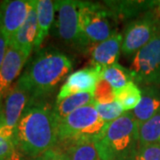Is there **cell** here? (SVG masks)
<instances>
[{
	"instance_id": "21",
	"label": "cell",
	"mask_w": 160,
	"mask_h": 160,
	"mask_svg": "<svg viewBox=\"0 0 160 160\" xmlns=\"http://www.w3.org/2000/svg\"><path fill=\"white\" fill-rule=\"evenodd\" d=\"M160 144V111L139 127V146Z\"/></svg>"
},
{
	"instance_id": "4",
	"label": "cell",
	"mask_w": 160,
	"mask_h": 160,
	"mask_svg": "<svg viewBox=\"0 0 160 160\" xmlns=\"http://www.w3.org/2000/svg\"><path fill=\"white\" fill-rule=\"evenodd\" d=\"M107 125L98 114L94 103L84 106L58 123V142L67 148L94 142Z\"/></svg>"
},
{
	"instance_id": "16",
	"label": "cell",
	"mask_w": 160,
	"mask_h": 160,
	"mask_svg": "<svg viewBox=\"0 0 160 160\" xmlns=\"http://www.w3.org/2000/svg\"><path fill=\"white\" fill-rule=\"evenodd\" d=\"M105 6L113 13L116 20L124 21L135 17L142 12L149 11L158 5V1H105Z\"/></svg>"
},
{
	"instance_id": "12",
	"label": "cell",
	"mask_w": 160,
	"mask_h": 160,
	"mask_svg": "<svg viewBox=\"0 0 160 160\" xmlns=\"http://www.w3.org/2000/svg\"><path fill=\"white\" fill-rule=\"evenodd\" d=\"M28 57L13 46H9L0 68V108L12 85L20 75Z\"/></svg>"
},
{
	"instance_id": "20",
	"label": "cell",
	"mask_w": 160,
	"mask_h": 160,
	"mask_svg": "<svg viewBox=\"0 0 160 160\" xmlns=\"http://www.w3.org/2000/svg\"><path fill=\"white\" fill-rule=\"evenodd\" d=\"M142 97V92L136 83L131 82L125 87L115 90L116 101L126 111H132L136 108Z\"/></svg>"
},
{
	"instance_id": "25",
	"label": "cell",
	"mask_w": 160,
	"mask_h": 160,
	"mask_svg": "<svg viewBox=\"0 0 160 160\" xmlns=\"http://www.w3.org/2000/svg\"><path fill=\"white\" fill-rule=\"evenodd\" d=\"M130 160H160V144L139 146Z\"/></svg>"
},
{
	"instance_id": "6",
	"label": "cell",
	"mask_w": 160,
	"mask_h": 160,
	"mask_svg": "<svg viewBox=\"0 0 160 160\" xmlns=\"http://www.w3.org/2000/svg\"><path fill=\"white\" fill-rule=\"evenodd\" d=\"M129 69L136 85L159 86L160 29L154 38L135 53Z\"/></svg>"
},
{
	"instance_id": "7",
	"label": "cell",
	"mask_w": 160,
	"mask_h": 160,
	"mask_svg": "<svg viewBox=\"0 0 160 160\" xmlns=\"http://www.w3.org/2000/svg\"><path fill=\"white\" fill-rule=\"evenodd\" d=\"M159 29L160 18L154 10L145 12L126 26L123 34L121 52L126 56H134L154 38Z\"/></svg>"
},
{
	"instance_id": "18",
	"label": "cell",
	"mask_w": 160,
	"mask_h": 160,
	"mask_svg": "<svg viewBox=\"0 0 160 160\" xmlns=\"http://www.w3.org/2000/svg\"><path fill=\"white\" fill-rule=\"evenodd\" d=\"M55 6L54 1L38 0L37 1V17H38V37L35 43V49H38L49 33L54 17Z\"/></svg>"
},
{
	"instance_id": "29",
	"label": "cell",
	"mask_w": 160,
	"mask_h": 160,
	"mask_svg": "<svg viewBox=\"0 0 160 160\" xmlns=\"http://www.w3.org/2000/svg\"><path fill=\"white\" fill-rule=\"evenodd\" d=\"M153 10H154L155 13L160 18V1H158V5L156 6V8Z\"/></svg>"
},
{
	"instance_id": "23",
	"label": "cell",
	"mask_w": 160,
	"mask_h": 160,
	"mask_svg": "<svg viewBox=\"0 0 160 160\" xmlns=\"http://www.w3.org/2000/svg\"><path fill=\"white\" fill-rule=\"evenodd\" d=\"M94 105L99 116L107 124L118 119L125 112H126L117 101L104 104L94 103Z\"/></svg>"
},
{
	"instance_id": "27",
	"label": "cell",
	"mask_w": 160,
	"mask_h": 160,
	"mask_svg": "<svg viewBox=\"0 0 160 160\" xmlns=\"http://www.w3.org/2000/svg\"><path fill=\"white\" fill-rule=\"evenodd\" d=\"M33 160H69L67 155L62 149H57L55 148L47 150L43 154L34 158Z\"/></svg>"
},
{
	"instance_id": "22",
	"label": "cell",
	"mask_w": 160,
	"mask_h": 160,
	"mask_svg": "<svg viewBox=\"0 0 160 160\" xmlns=\"http://www.w3.org/2000/svg\"><path fill=\"white\" fill-rule=\"evenodd\" d=\"M63 152L69 160H102L93 142L71 145L67 147Z\"/></svg>"
},
{
	"instance_id": "11",
	"label": "cell",
	"mask_w": 160,
	"mask_h": 160,
	"mask_svg": "<svg viewBox=\"0 0 160 160\" xmlns=\"http://www.w3.org/2000/svg\"><path fill=\"white\" fill-rule=\"evenodd\" d=\"M102 78V70L96 68H85L69 75L61 87L56 101L80 92H93L97 82Z\"/></svg>"
},
{
	"instance_id": "10",
	"label": "cell",
	"mask_w": 160,
	"mask_h": 160,
	"mask_svg": "<svg viewBox=\"0 0 160 160\" xmlns=\"http://www.w3.org/2000/svg\"><path fill=\"white\" fill-rule=\"evenodd\" d=\"M32 0H6L0 4V31L10 42L25 22Z\"/></svg>"
},
{
	"instance_id": "17",
	"label": "cell",
	"mask_w": 160,
	"mask_h": 160,
	"mask_svg": "<svg viewBox=\"0 0 160 160\" xmlns=\"http://www.w3.org/2000/svg\"><path fill=\"white\" fill-rule=\"evenodd\" d=\"M93 103V92H80L64 98L62 101H56L52 107V112L58 124L75 110Z\"/></svg>"
},
{
	"instance_id": "5",
	"label": "cell",
	"mask_w": 160,
	"mask_h": 160,
	"mask_svg": "<svg viewBox=\"0 0 160 160\" xmlns=\"http://www.w3.org/2000/svg\"><path fill=\"white\" fill-rule=\"evenodd\" d=\"M80 28L89 43H101L116 34V18L105 4L78 1Z\"/></svg>"
},
{
	"instance_id": "14",
	"label": "cell",
	"mask_w": 160,
	"mask_h": 160,
	"mask_svg": "<svg viewBox=\"0 0 160 160\" xmlns=\"http://www.w3.org/2000/svg\"><path fill=\"white\" fill-rule=\"evenodd\" d=\"M123 35L116 33L99 43L92 52V67L102 71L107 67L118 63L122 48Z\"/></svg>"
},
{
	"instance_id": "3",
	"label": "cell",
	"mask_w": 160,
	"mask_h": 160,
	"mask_svg": "<svg viewBox=\"0 0 160 160\" xmlns=\"http://www.w3.org/2000/svg\"><path fill=\"white\" fill-rule=\"evenodd\" d=\"M139 127L132 111L109 123L93 142L101 159H131L139 147Z\"/></svg>"
},
{
	"instance_id": "1",
	"label": "cell",
	"mask_w": 160,
	"mask_h": 160,
	"mask_svg": "<svg viewBox=\"0 0 160 160\" xmlns=\"http://www.w3.org/2000/svg\"><path fill=\"white\" fill-rule=\"evenodd\" d=\"M16 145L32 158L54 148L58 142V124L52 107L43 100L30 101L19 120Z\"/></svg>"
},
{
	"instance_id": "24",
	"label": "cell",
	"mask_w": 160,
	"mask_h": 160,
	"mask_svg": "<svg viewBox=\"0 0 160 160\" xmlns=\"http://www.w3.org/2000/svg\"><path fill=\"white\" fill-rule=\"evenodd\" d=\"M93 98L94 103L104 104L116 101L115 90L106 80L103 78H101L93 91Z\"/></svg>"
},
{
	"instance_id": "26",
	"label": "cell",
	"mask_w": 160,
	"mask_h": 160,
	"mask_svg": "<svg viewBox=\"0 0 160 160\" xmlns=\"http://www.w3.org/2000/svg\"><path fill=\"white\" fill-rule=\"evenodd\" d=\"M17 145L14 141L0 134V160H16Z\"/></svg>"
},
{
	"instance_id": "9",
	"label": "cell",
	"mask_w": 160,
	"mask_h": 160,
	"mask_svg": "<svg viewBox=\"0 0 160 160\" xmlns=\"http://www.w3.org/2000/svg\"><path fill=\"white\" fill-rule=\"evenodd\" d=\"M30 101L29 93L17 83L11 87L0 108V134L16 143V127Z\"/></svg>"
},
{
	"instance_id": "19",
	"label": "cell",
	"mask_w": 160,
	"mask_h": 160,
	"mask_svg": "<svg viewBox=\"0 0 160 160\" xmlns=\"http://www.w3.org/2000/svg\"><path fill=\"white\" fill-rule=\"evenodd\" d=\"M102 78L106 80L114 90H118L133 82L130 69H126L118 63L107 67L102 71Z\"/></svg>"
},
{
	"instance_id": "13",
	"label": "cell",
	"mask_w": 160,
	"mask_h": 160,
	"mask_svg": "<svg viewBox=\"0 0 160 160\" xmlns=\"http://www.w3.org/2000/svg\"><path fill=\"white\" fill-rule=\"evenodd\" d=\"M38 37V17H37V1L32 0L29 15L23 25L18 29L15 35L9 42V46H13L29 58L34 48Z\"/></svg>"
},
{
	"instance_id": "2",
	"label": "cell",
	"mask_w": 160,
	"mask_h": 160,
	"mask_svg": "<svg viewBox=\"0 0 160 160\" xmlns=\"http://www.w3.org/2000/svg\"><path fill=\"white\" fill-rule=\"evenodd\" d=\"M73 68L71 60L53 48L40 51L17 81L31 101L43 100L55 90Z\"/></svg>"
},
{
	"instance_id": "28",
	"label": "cell",
	"mask_w": 160,
	"mask_h": 160,
	"mask_svg": "<svg viewBox=\"0 0 160 160\" xmlns=\"http://www.w3.org/2000/svg\"><path fill=\"white\" fill-rule=\"evenodd\" d=\"M8 46H9V41L6 38V36L0 31V68L4 62Z\"/></svg>"
},
{
	"instance_id": "8",
	"label": "cell",
	"mask_w": 160,
	"mask_h": 160,
	"mask_svg": "<svg viewBox=\"0 0 160 160\" xmlns=\"http://www.w3.org/2000/svg\"><path fill=\"white\" fill-rule=\"evenodd\" d=\"M55 11L58 12L57 28L59 36L71 46L78 49L86 48L90 43L82 33L78 14V1H54Z\"/></svg>"
},
{
	"instance_id": "15",
	"label": "cell",
	"mask_w": 160,
	"mask_h": 160,
	"mask_svg": "<svg viewBox=\"0 0 160 160\" xmlns=\"http://www.w3.org/2000/svg\"><path fill=\"white\" fill-rule=\"evenodd\" d=\"M142 97L136 108L132 110L135 119L142 126L160 111V88L158 86H144Z\"/></svg>"
}]
</instances>
